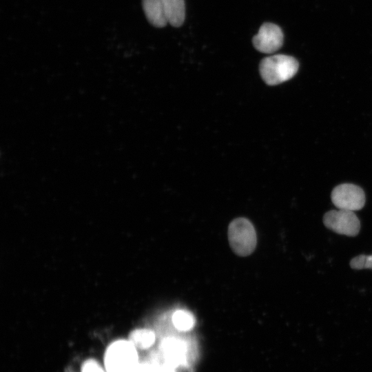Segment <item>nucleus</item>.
<instances>
[{
    "label": "nucleus",
    "instance_id": "obj_5",
    "mask_svg": "<svg viewBox=\"0 0 372 372\" xmlns=\"http://www.w3.org/2000/svg\"><path fill=\"white\" fill-rule=\"evenodd\" d=\"M331 198L334 205L340 209L357 211L365 204V194L359 186L343 183L336 186L331 192Z\"/></svg>",
    "mask_w": 372,
    "mask_h": 372
},
{
    "label": "nucleus",
    "instance_id": "obj_13",
    "mask_svg": "<svg viewBox=\"0 0 372 372\" xmlns=\"http://www.w3.org/2000/svg\"><path fill=\"white\" fill-rule=\"evenodd\" d=\"M81 372H105L101 365L94 360L85 361L81 367Z\"/></svg>",
    "mask_w": 372,
    "mask_h": 372
},
{
    "label": "nucleus",
    "instance_id": "obj_15",
    "mask_svg": "<svg viewBox=\"0 0 372 372\" xmlns=\"http://www.w3.org/2000/svg\"><path fill=\"white\" fill-rule=\"evenodd\" d=\"M152 362H139L134 372H152Z\"/></svg>",
    "mask_w": 372,
    "mask_h": 372
},
{
    "label": "nucleus",
    "instance_id": "obj_9",
    "mask_svg": "<svg viewBox=\"0 0 372 372\" xmlns=\"http://www.w3.org/2000/svg\"><path fill=\"white\" fill-rule=\"evenodd\" d=\"M167 23L174 27L180 26L185 18L184 0H163Z\"/></svg>",
    "mask_w": 372,
    "mask_h": 372
},
{
    "label": "nucleus",
    "instance_id": "obj_7",
    "mask_svg": "<svg viewBox=\"0 0 372 372\" xmlns=\"http://www.w3.org/2000/svg\"><path fill=\"white\" fill-rule=\"evenodd\" d=\"M160 351L163 363L174 369L187 362V344L179 338H165L161 342Z\"/></svg>",
    "mask_w": 372,
    "mask_h": 372
},
{
    "label": "nucleus",
    "instance_id": "obj_12",
    "mask_svg": "<svg viewBox=\"0 0 372 372\" xmlns=\"http://www.w3.org/2000/svg\"><path fill=\"white\" fill-rule=\"evenodd\" d=\"M350 266L353 269H372V255H359L351 259Z\"/></svg>",
    "mask_w": 372,
    "mask_h": 372
},
{
    "label": "nucleus",
    "instance_id": "obj_8",
    "mask_svg": "<svg viewBox=\"0 0 372 372\" xmlns=\"http://www.w3.org/2000/svg\"><path fill=\"white\" fill-rule=\"evenodd\" d=\"M143 8L148 21L154 26L163 28L166 19L163 0H142Z\"/></svg>",
    "mask_w": 372,
    "mask_h": 372
},
{
    "label": "nucleus",
    "instance_id": "obj_14",
    "mask_svg": "<svg viewBox=\"0 0 372 372\" xmlns=\"http://www.w3.org/2000/svg\"><path fill=\"white\" fill-rule=\"evenodd\" d=\"M152 372H175L174 369L165 364V363H159L157 361L152 362Z\"/></svg>",
    "mask_w": 372,
    "mask_h": 372
},
{
    "label": "nucleus",
    "instance_id": "obj_2",
    "mask_svg": "<svg viewBox=\"0 0 372 372\" xmlns=\"http://www.w3.org/2000/svg\"><path fill=\"white\" fill-rule=\"evenodd\" d=\"M104 362L107 372H134L139 363L136 348L130 340L115 341L107 349Z\"/></svg>",
    "mask_w": 372,
    "mask_h": 372
},
{
    "label": "nucleus",
    "instance_id": "obj_10",
    "mask_svg": "<svg viewBox=\"0 0 372 372\" xmlns=\"http://www.w3.org/2000/svg\"><path fill=\"white\" fill-rule=\"evenodd\" d=\"M129 340L136 349H146L154 344L155 333L147 329H136L130 333Z\"/></svg>",
    "mask_w": 372,
    "mask_h": 372
},
{
    "label": "nucleus",
    "instance_id": "obj_1",
    "mask_svg": "<svg viewBox=\"0 0 372 372\" xmlns=\"http://www.w3.org/2000/svg\"><path fill=\"white\" fill-rule=\"evenodd\" d=\"M298 61L293 56L276 54L263 59L260 63V73L264 81L275 85L291 79L298 72Z\"/></svg>",
    "mask_w": 372,
    "mask_h": 372
},
{
    "label": "nucleus",
    "instance_id": "obj_11",
    "mask_svg": "<svg viewBox=\"0 0 372 372\" xmlns=\"http://www.w3.org/2000/svg\"><path fill=\"white\" fill-rule=\"evenodd\" d=\"M172 322L179 331H189L195 324L194 315L188 311L178 310L172 316Z\"/></svg>",
    "mask_w": 372,
    "mask_h": 372
},
{
    "label": "nucleus",
    "instance_id": "obj_6",
    "mask_svg": "<svg viewBox=\"0 0 372 372\" xmlns=\"http://www.w3.org/2000/svg\"><path fill=\"white\" fill-rule=\"evenodd\" d=\"M281 28L272 23H265L253 38L255 48L260 52L271 54L279 50L283 43Z\"/></svg>",
    "mask_w": 372,
    "mask_h": 372
},
{
    "label": "nucleus",
    "instance_id": "obj_3",
    "mask_svg": "<svg viewBox=\"0 0 372 372\" xmlns=\"http://www.w3.org/2000/svg\"><path fill=\"white\" fill-rule=\"evenodd\" d=\"M228 239L233 251L240 256L250 255L254 251L257 242L254 227L245 218H238L230 223Z\"/></svg>",
    "mask_w": 372,
    "mask_h": 372
},
{
    "label": "nucleus",
    "instance_id": "obj_4",
    "mask_svg": "<svg viewBox=\"0 0 372 372\" xmlns=\"http://www.w3.org/2000/svg\"><path fill=\"white\" fill-rule=\"evenodd\" d=\"M325 227L338 234L355 236L360 229V223L353 211L338 209L327 211L323 216Z\"/></svg>",
    "mask_w": 372,
    "mask_h": 372
}]
</instances>
